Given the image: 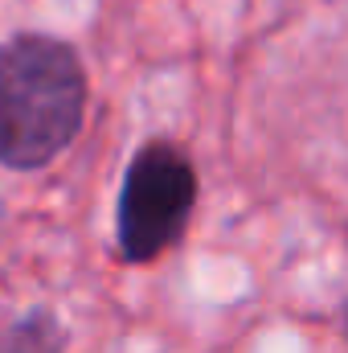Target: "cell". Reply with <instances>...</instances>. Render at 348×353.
<instances>
[{
    "label": "cell",
    "instance_id": "7a4b0ae2",
    "mask_svg": "<svg viewBox=\"0 0 348 353\" xmlns=\"http://www.w3.org/2000/svg\"><path fill=\"white\" fill-rule=\"evenodd\" d=\"M193 205H197L193 161L168 140H148L131 157L119 185V210H115L119 255L127 263H152L164 251H173L188 230Z\"/></svg>",
    "mask_w": 348,
    "mask_h": 353
},
{
    "label": "cell",
    "instance_id": "6da1fadb",
    "mask_svg": "<svg viewBox=\"0 0 348 353\" xmlns=\"http://www.w3.org/2000/svg\"><path fill=\"white\" fill-rule=\"evenodd\" d=\"M87 119V70L74 46L50 33L0 41V165L37 173L54 165Z\"/></svg>",
    "mask_w": 348,
    "mask_h": 353
},
{
    "label": "cell",
    "instance_id": "277c9868",
    "mask_svg": "<svg viewBox=\"0 0 348 353\" xmlns=\"http://www.w3.org/2000/svg\"><path fill=\"white\" fill-rule=\"evenodd\" d=\"M345 329H348V308H345Z\"/></svg>",
    "mask_w": 348,
    "mask_h": 353
},
{
    "label": "cell",
    "instance_id": "3957f363",
    "mask_svg": "<svg viewBox=\"0 0 348 353\" xmlns=\"http://www.w3.org/2000/svg\"><path fill=\"white\" fill-rule=\"evenodd\" d=\"M70 329L50 304H33L0 329V353H66Z\"/></svg>",
    "mask_w": 348,
    "mask_h": 353
}]
</instances>
